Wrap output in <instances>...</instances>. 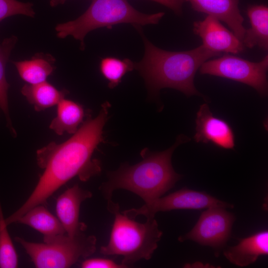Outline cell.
I'll list each match as a JSON object with an SVG mask.
<instances>
[{"label":"cell","mask_w":268,"mask_h":268,"mask_svg":"<svg viewBox=\"0 0 268 268\" xmlns=\"http://www.w3.org/2000/svg\"><path fill=\"white\" fill-rule=\"evenodd\" d=\"M110 107L108 102H104L99 114L93 119L88 111L86 120L68 139L58 144L52 141L37 150V164L44 172L26 201L5 219L7 225L16 222L34 207L45 204L53 193L72 178L77 176L86 182L100 173L101 162L92 156L104 141L103 129Z\"/></svg>","instance_id":"cell-1"},{"label":"cell","mask_w":268,"mask_h":268,"mask_svg":"<svg viewBox=\"0 0 268 268\" xmlns=\"http://www.w3.org/2000/svg\"><path fill=\"white\" fill-rule=\"evenodd\" d=\"M142 37L144 55L140 62L134 63V69L143 77L151 94L155 95L162 88H171L187 96L197 95L205 100L195 86V76L204 62L221 53L202 45L189 51H168L156 47L143 34Z\"/></svg>","instance_id":"cell-2"},{"label":"cell","mask_w":268,"mask_h":268,"mask_svg":"<svg viewBox=\"0 0 268 268\" xmlns=\"http://www.w3.org/2000/svg\"><path fill=\"white\" fill-rule=\"evenodd\" d=\"M189 140L181 134L171 147L163 151L143 149L139 162L134 165L124 163L117 170L108 172V180L99 187L103 196L107 200L112 199L115 191L124 189L138 196L145 203L161 197L182 177L174 171L171 157L177 147Z\"/></svg>","instance_id":"cell-3"},{"label":"cell","mask_w":268,"mask_h":268,"mask_svg":"<svg viewBox=\"0 0 268 268\" xmlns=\"http://www.w3.org/2000/svg\"><path fill=\"white\" fill-rule=\"evenodd\" d=\"M107 208L114 220L108 243L100 248V253L123 256L121 264L126 268L151 259L162 235L155 218H147L143 223L136 222L121 212L119 203L112 199L107 200Z\"/></svg>","instance_id":"cell-4"},{"label":"cell","mask_w":268,"mask_h":268,"mask_svg":"<svg viewBox=\"0 0 268 268\" xmlns=\"http://www.w3.org/2000/svg\"><path fill=\"white\" fill-rule=\"evenodd\" d=\"M165 13L145 14L133 7L127 0H92L88 9L76 19L58 24L59 38L71 35L80 41L84 48V39L90 31L119 23H130L137 28L147 24H157Z\"/></svg>","instance_id":"cell-5"},{"label":"cell","mask_w":268,"mask_h":268,"mask_svg":"<svg viewBox=\"0 0 268 268\" xmlns=\"http://www.w3.org/2000/svg\"><path fill=\"white\" fill-rule=\"evenodd\" d=\"M83 232L73 236L60 235L48 243L30 242L20 237L15 240L23 247L36 268H66L96 251V237L87 236Z\"/></svg>","instance_id":"cell-6"},{"label":"cell","mask_w":268,"mask_h":268,"mask_svg":"<svg viewBox=\"0 0 268 268\" xmlns=\"http://www.w3.org/2000/svg\"><path fill=\"white\" fill-rule=\"evenodd\" d=\"M202 74L231 79L254 88L262 97L268 94V55L253 62L229 54L204 62L200 67Z\"/></svg>","instance_id":"cell-7"},{"label":"cell","mask_w":268,"mask_h":268,"mask_svg":"<svg viewBox=\"0 0 268 268\" xmlns=\"http://www.w3.org/2000/svg\"><path fill=\"white\" fill-rule=\"evenodd\" d=\"M213 207L233 208L234 205L220 201L204 192H199L183 188L164 197H160L145 203L138 208H132L122 211L128 217L134 219L138 215L146 218H153L159 211L175 209H200Z\"/></svg>","instance_id":"cell-8"},{"label":"cell","mask_w":268,"mask_h":268,"mask_svg":"<svg viewBox=\"0 0 268 268\" xmlns=\"http://www.w3.org/2000/svg\"><path fill=\"white\" fill-rule=\"evenodd\" d=\"M234 215L225 208L213 207L203 211L194 228L178 238L180 242L194 241L213 248L217 256L231 236Z\"/></svg>","instance_id":"cell-9"},{"label":"cell","mask_w":268,"mask_h":268,"mask_svg":"<svg viewBox=\"0 0 268 268\" xmlns=\"http://www.w3.org/2000/svg\"><path fill=\"white\" fill-rule=\"evenodd\" d=\"M193 31L201 39V45L209 51L237 54L245 49L242 41L212 16L194 22Z\"/></svg>","instance_id":"cell-10"},{"label":"cell","mask_w":268,"mask_h":268,"mask_svg":"<svg viewBox=\"0 0 268 268\" xmlns=\"http://www.w3.org/2000/svg\"><path fill=\"white\" fill-rule=\"evenodd\" d=\"M196 134L197 142H211L225 149H233L235 138L233 130L228 123L214 116L206 103L201 105L197 113Z\"/></svg>","instance_id":"cell-11"},{"label":"cell","mask_w":268,"mask_h":268,"mask_svg":"<svg viewBox=\"0 0 268 268\" xmlns=\"http://www.w3.org/2000/svg\"><path fill=\"white\" fill-rule=\"evenodd\" d=\"M91 192L76 184L67 189L57 199L56 212L66 234L73 236L84 231L86 225L79 221V209L82 201L91 198Z\"/></svg>","instance_id":"cell-12"},{"label":"cell","mask_w":268,"mask_h":268,"mask_svg":"<svg viewBox=\"0 0 268 268\" xmlns=\"http://www.w3.org/2000/svg\"><path fill=\"white\" fill-rule=\"evenodd\" d=\"M240 0H186L195 11L212 16L225 23L240 40L246 29L239 8Z\"/></svg>","instance_id":"cell-13"},{"label":"cell","mask_w":268,"mask_h":268,"mask_svg":"<svg viewBox=\"0 0 268 268\" xmlns=\"http://www.w3.org/2000/svg\"><path fill=\"white\" fill-rule=\"evenodd\" d=\"M225 258L239 267L254 263L262 255L268 254V231H261L248 237L239 239V243L223 251Z\"/></svg>","instance_id":"cell-14"},{"label":"cell","mask_w":268,"mask_h":268,"mask_svg":"<svg viewBox=\"0 0 268 268\" xmlns=\"http://www.w3.org/2000/svg\"><path fill=\"white\" fill-rule=\"evenodd\" d=\"M16 222L28 225L39 231L43 235L44 243H48L56 237L66 234L60 220L42 204L26 212Z\"/></svg>","instance_id":"cell-15"},{"label":"cell","mask_w":268,"mask_h":268,"mask_svg":"<svg viewBox=\"0 0 268 268\" xmlns=\"http://www.w3.org/2000/svg\"><path fill=\"white\" fill-rule=\"evenodd\" d=\"M247 13L251 27L246 29L242 40L245 47L252 48L258 46L265 51L268 49V7L253 5L249 6Z\"/></svg>","instance_id":"cell-16"},{"label":"cell","mask_w":268,"mask_h":268,"mask_svg":"<svg viewBox=\"0 0 268 268\" xmlns=\"http://www.w3.org/2000/svg\"><path fill=\"white\" fill-rule=\"evenodd\" d=\"M85 116L81 105L64 98L57 104V116L49 128L58 135H62L65 132L74 134Z\"/></svg>","instance_id":"cell-17"},{"label":"cell","mask_w":268,"mask_h":268,"mask_svg":"<svg viewBox=\"0 0 268 268\" xmlns=\"http://www.w3.org/2000/svg\"><path fill=\"white\" fill-rule=\"evenodd\" d=\"M21 92L38 112L57 105L69 93L66 89H57L46 81L34 84H26Z\"/></svg>","instance_id":"cell-18"},{"label":"cell","mask_w":268,"mask_h":268,"mask_svg":"<svg viewBox=\"0 0 268 268\" xmlns=\"http://www.w3.org/2000/svg\"><path fill=\"white\" fill-rule=\"evenodd\" d=\"M54 58L50 55L36 54L30 60L14 62L20 77L31 84L46 81L54 70Z\"/></svg>","instance_id":"cell-19"},{"label":"cell","mask_w":268,"mask_h":268,"mask_svg":"<svg viewBox=\"0 0 268 268\" xmlns=\"http://www.w3.org/2000/svg\"><path fill=\"white\" fill-rule=\"evenodd\" d=\"M17 38L15 36L4 39L0 43V108L3 112L6 122V126L11 134L15 137L17 133L13 128L10 116L8 101V90L9 84L5 77V67L11 51L14 47Z\"/></svg>","instance_id":"cell-20"},{"label":"cell","mask_w":268,"mask_h":268,"mask_svg":"<svg viewBox=\"0 0 268 268\" xmlns=\"http://www.w3.org/2000/svg\"><path fill=\"white\" fill-rule=\"evenodd\" d=\"M99 68L101 74L108 81V87L112 89L121 82L127 73L134 69V63L127 58L121 60L105 57L101 60Z\"/></svg>","instance_id":"cell-21"},{"label":"cell","mask_w":268,"mask_h":268,"mask_svg":"<svg viewBox=\"0 0 268 268\" xmlns=\"http://www.w3.org/2000/svg\"><path fill=\"white\" fill-rule=\"evenodd\" d=\"M0 203V268H15L18 256L7 229Z\"/></svg>","instance_id":"cell-22"},{"label":"cell","mask_w":268,"mask_h":268,"mask_svg":"<svg viewBox=\"0 0 268 268\" xmlns=\"http://www.w3.org/2000/svg\"><path fill=\"white\" fill-rule=\"evenodd\" d=\"M30 2H22L16 0H0V22L16 14L33 17L35 14Z\"/></svg>","instance_id":"cell-23"},{"label":"cell","mask_w":268,"mask_h":268,"mask_svg":"<svg viewBox=\"0 0 268 268\" xmlns=\"http://www.w3.org/2000/svg\"><path fill=\"white\" fill-rule=\"evenodd\" d=\"M82 268H125L122 264H118L113 260L103 258L86 259L81 265Z\"/></svg>","instance_id":"cell-24"},{"label":"cell","mask_w":268,"mask_h":268,"mask_svg":"<svg viewBox=\"0 0 268 268\" xmlns=\"http://www.w3.org/2000/svg\"><path fill=\"white\" fill-rule=\"evenodd\" d=\"M158 2L171 9L174 12L181 15L183 13V5L186 0H151Z\"/></svg>","instance_id":"cell-25"},{"label":"cell","mask_w":268,"mask_h":268,"mask_svg":"<svg viewBox=\"0 0 268 268\" xmlns=\"http://www.w3.org/2000/svg\"><path fill=\"white\" fill-rule=\"evenodd\" d=\"M66 0H51L50 4L51 6H56L60 4H63Z\"/></svg>","instance_id":"cell-26"}]
</instances>
